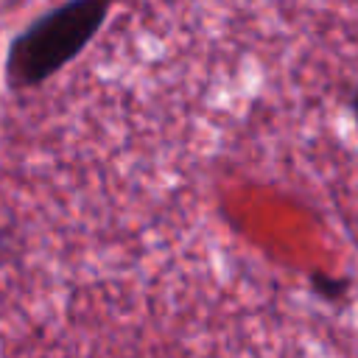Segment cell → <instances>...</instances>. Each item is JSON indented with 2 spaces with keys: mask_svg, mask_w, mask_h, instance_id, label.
Returning <instances> with one entry per match:
<instances>
[{
  "mask_svg": "<svg viewBox=\"0 0 358 358\" xmlns=\"http://www.w3.org/2000/svg\"><path fill=\"white\" fill-rule=\"evenodd\" d=\"M117 0H62L31 20L6 50L11 90H36L78 59L103 28Z\"/></svg>",
  "mask_w": 358,
  "mask_h": 358,
  "instance_id": "6da1fadb",
  "label": "cell"
},
{
  "mask_svg": "<svg viewBox=\"0 0 358 358\" xmlns=\"http://www.w3.org/2000/svg\"><path fill=\"white\" fill-rule=\"evenodd\" d=\"M350 112H352V117H355V123H358V87H355V92L350 95Z\"/></svg>",
  "mask_w": 358,
  "mask_h": 358,
  "instance_id": "7a4b0ae2",
  "label": "cell"
}]
</instances>
